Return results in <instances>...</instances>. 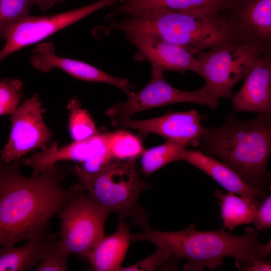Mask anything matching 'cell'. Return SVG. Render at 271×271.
Instances as JSON below:
<instances>
[{
  "label": "cell",
  "instance_id": "2",
  "mask_svg": "<svg viewBox=\"0 0 271 271\" xmlns=\"http://www.w3.org/2000/svg\"><path fill=\"white\" fill-rule=\"evenodd\" d=\"M259 231L247 227L245 233L233 235L224 229L198 230L194 224L180 231L150 230L131 234L133 242L147 241L168 251L173 256L187 260L184 270L200 271L205 267L216 269L224 258L249 263L254 259H266L271 253V241H259Z\"/></svg>",
  "mask_w": 271,
  "mask_h": 271
},
{
  "label": "cell",
  "instance_id": "13",
  "mask_svg": "<svg viewBox=\"0 0 271 271\" xmlns=\"http://www.w3.org/2000/svg\"><path fill=\"white\" fill-rule=\"evenodd\" d=\"M204 116L197 110L168 112L157 117L143 119H130L119 122L114 126L129 127L141 131L153 133L177 142L187 147H198L203 131L201 121Z\"/></svg>",
  "mask_w": 271,
  "mask_h": 271
},
{
  "label": "cell",
  "instance_id": "25",
  "mask_svg": "<svg viewBox=\"0 0 271 271\" xmlns=\"http://www.w3.org/2000/svg\"><path fill=\"white\" fill-rule=\"evenodd\" d=\"M36 0H0V38L14 25L30 16Z\"/></svg>",
  "mask_w": 271,
  "mask_h": 271
},
{
  "label": "cell",
  "instance_id": "32",
  "mask_svg": "<svg viewBox=\"0 0 271 271\" xmlns=\"http://www.w3.org/2000/svg\"><path fill=\"white\" fill-rule=\"evenodd\" d=\"M6 163L3 161L0 157V176L3 171V169Z\"/></svg>",
  "mask_w": 271,
  "mask_h": 271
},
{
  "label": "cell",
  "instance_id": "21",
  "mask_svg": "<svg viewBox=\"0 0 271 271\" xmlns=\"http://www.w3.org/2000/svg\"><path fill=\"white\" fill-rule=\"evenodd\" d=\"M214 196L219 201L225 228L231 231L242 224L253 222L257 206L252 200L219 189L216 190Z\"/></svg>",
  "mask_w": 271,
  "mask_h": 271
},
{
  "label": "cell",
  "instance_id": "3",
  "mask_svg": "<svg viewBox=\"0 0 271 271\" xmlns=\"http://www.w3.org/2000/svg\"><path fill=\"white\" fill-rule=\"evenodd\" d=\"M200 151L222 161L251 185L266 191L270 182L271 115L240 120L228 116L222 125H203Z\"/></svg>",
  "mask_w": 271,
  "mask_h": 271
},
{
  "label": "cell",
  "instance_id": "4",
  "mask_svg": "<svg viewBox=\"0 0 271 271\" xmlns=\"http://www.w3.org/2000/svg\"><path fill=\"white\" fill-rule=\"evenodd\" d=\"M105 30L106 33L119 30L125 35H151L182 47L194 55L214 45L234 41L224 15L213 11L148 10L112 22Z\"/></svg>",
  "mask_w": 271,
  "mask_h": 271
},
{
  "label": "cell",
  "instance_id": "18",
  "mask_svg": "<svg viewBox=\"0 0 271 271\" xmlns=\"http://www.w3.org/2000/svg\"><path fill=\"white\" fill-rule=\"evenodd\" d=\"M129 225L119 222L117 229L104 236L91 251L88 259L94 271H119L130 241Z\"/></svg>",
  "mask_w": 271,
  "mask_h": 271
},
{
  "label": "cell",
  "instance_id": "30",
  "mask_svg": "<svg viewBox=\"0 0 271 271\" xmlns=\"http://www.w3.org/2000/svg\"><path fill=\"white\" fill-rule=\"evenodd\" d=\"M237 268L245 271H270L271 261L263 259H256L249 263H244L235 260Z\"/></svg>",
  "mask_w": 271,
  "mask_h": 271
},
{
  "label": "cell",
  "instance_id": "15",
  "mask_svg": "<svg viewBox=\"0 0 271 271\" xmlns=\"http://www.w3.org/2000/svg\"><path fill=\"white\" fill-rule=\"evenodd\" d=\"M125 35L137 49V59L147 60L151 66H156L163 72L192 71L198 74L197 58L185 48L149 34Z\"/></svg>",
  "mask_w": 271,
  "mask_h": 271
},
{
  "label": "cell",
  "instance_id": "16",
  "mask_svg": "<svg viewBox=\"0 0 271 271\" xmlns=\"http://www.w3.org/2000/svg\"><path fill=\"white\" fill-rule=\"evenodd\" d=\"M236 111L271 115V53H264L231 97Z\"/></svg>",
  "mask_w": 271,
  "mask_h": 271
},
{
  "label": "cell",
  "instance_id": "29",
  "mask_svg": "<svg viewBox=\"0 0 271 271\" xmlns=\"http://www.w3.org/2000/svg\"><path fill=\"white\" fill-rule=\"evenodd\" d=\"M255 229L260 231L271 226V196L268 194L257 206L253 222Z\"/></svg>",
  "mask_w": 271,
  "mask_h": 271
},
{
  "label": "cell",
  "instance_id": "28",
  "mask_svg": "<svg viewBox=\"0 0 271 271\" xmlns=\"http://www.w3.org/2000/svg\"><path fill=\"white\" fill-rule=\"evenodd\" d=\"M173 255L167 250L156 246L155 251L144 259L130 266H122L119 271H153L162 266Z\"/></svg>",
  "mask_w": 271,
  "mask_h": 271
},
{
  "label": "cell",
  "instance_id": "14",
  "mask_svg": "<svg viewBox=\"0 0 271 271\" xmlns=\"http://www.w3.org/2000/svg\"><path fill=\"white\" fill-rule=\"evenodd\" d=\"M30 63L35 69L43 73L58 68L79 80L112 85L125 94L131 87L127 78L114 77L85 62L58 56L51 42L41 43L36 46Z\"/></svg>",
  "mask_w": 271,
  "mask_h": 271
},
{
  "label": "cell",
  "instance_id": "31",
  "mask_svg": "<svg viewBox=\"0 0 271 271\" xmlns=\"http://www.w3.org/2000/svg\"><path fill=\"white\" fill-rule=\"evenodd\" d=\"M66 0H36V4L42 11H47L56 4Z\"/></svg>",
  "mask_w": 271,
  "mask_h": 271
},
{
  "label": "cell",
  "instance_id": "24",
  "mask_svg": "<svg viewBox=\"0 0 271 271\" xmlns=\"http://www.w3.org/2000/svg\"><path fill=\"white\" fill-rule=\"evenodd\" d=\"M67 107L69 130L73 141H82L98 133L93 119L78 100L71 99Z\"/></svg>",
  "mask_w": 271,
  "mask_h": 271
},
{
  "label": "cell",
  "instance_id": "8",
  "mask_svg": "<svg viewBox=\"0 0 271 271\" xmlns=\"http://www.w3.org/2000/svg\"><path fill=\"white\" fill-rule=\"evenodd\" d=\"M152 77L148 84L137 92L126 93V99L114 104L105 113L111 119L112 124L129 119L134 114L149 109L164 105L191 103L202 104L211 109L218 105V99L202 86L194 91L178 89L169 84L159 68L151 66Z\"/></svg>",
  "mask_w": 271,
  "mask_h": 271
},
{
  "label": "cell",
  "instance_id": "17",
  "mask_svg": "<svg viewBox=\"0 0 271 271\" xmlns=\"http://www.w3.org/2000/svg\"><path fill=\"white\" fill-rule=\"evenodd\" d=\"M183 160L208 175L227 191L246 197L257 206L268 195L248 183L222 161L200 151L186 149Z\"/></svg>",
  "mask_w": 271,
  "mask_h": 271
},
{
  "label": "cell",
  "instance_id": "27",
  "mask_svg": "<svg viewBox=\"0 0 271 271\" xmlns=\"http://www.w3.org/2000/svg\"><path fill=\"white\" fill-rule=\"evenodd\" d=\"M23 82L19 79H0V116L12 115L23 97Z\"/></svg>",
  "mask_w": 271,
  "mask_h": 271
},
{
  "label": "cell",
  "instance_id": "33",
  "mask_svg": "<svg viewBox=\"0 0 271 271\" xmlns=\"http://www.w3.org/2000/svg\"></svg>",
  "mask_w": 271,
  "mask_h": 271
},
{
  "label": "cell",
  "instance_id": "12",
  "mask_svg": "<svg viewBox=\"0 0 271 271\" xmlns=\"http://www.w3.org/2000/svg\"><path fill=\"white\" fill-rule=\"evenodd\" d=\"M223 12L234 41L271 53V0H235Z\"/></svg>",
  "mask_w": 271,
  "mask_h": 271
},
{
  "label": "cell",
  "instance_id": "26",
  "mask_svg": "<svg viewBox=\"0 0 271 271\" xmlns=\"http://www.w3.org/2000/svg\"><path fill=\"white\" fill-rule=\"evenodd\" d=\"M70 253L55 235L49 241L43 255L35 268L36 271L68 270L67 261Z\"/></svg>",
  "mask_w": 271,
  "mask_h": 271
},
{
  "label": "cell",
  "instance_id": "11",
  "mask_svg": "<svg viewBox=\"0 0 271 271\" xmlns=\"http://www.w3.org/2000/svg\"><path fill=\"white\" fill-rule=\"evenodd\" d=\"M107 144V132L97 133L87 139L73 141L59 147L56 143L41 152L21 159L22 164L29 166L33 172H39L53 166L58 162L73 161L82 171L95 173L112 160Z\"/></svg>",
  "mask_w": 271,
  "mask_h": 271
},
{
  "label": "cell",
  "instance_id": "19",
  "mask_svg": "<svg viewBox=\"0 0 271 271\" xmlns=\"http://www.w3.org/2000/svg\"><path fill=\"white\" fill-rule=\"evenodd\" d=\"M235 0H126L106 15V18L120 14L128 16L148 10L165 9L175 12H224Z\"/></svg>",
  "mask_w": 271,
  "mask_h": 271
},
{
  "label": "cell",
  "instance_id": "9",
  "mask_svg": "<svg viewBox=\"0 0 271 271\" xmlns=\"http://www.w3.org/2000/svg\"><path fill=\"white\" fill-rule=\"evenodd\" d=\"M125 0H99L80 8L56 14L29 16L11 27L2 39L6 43L0 51V62L24 47L38 43L93 12L117 2Z\"/></svg>",
  "mask_w": 271,
  "mask_h": 271
},
{
  "label": "cell",
  "instance_id": "7",
  "mask_svg": "<svg viewBox=\"0 0 271 271\" xmlns=\"http://www.w3.org/2000/svg\"><path fill=\"white\" fill-rule=\"evenodd\" d=\"M110 212L93 200L81 185L58 214L61 241L70 253L84 258L104 236Z\"/></svg>",
  "mask_w": 271,
  "mask_h": 271
},
{
  "label": "cell",
  "instance_id": "5",
  "mask_svg": "<svg viewBox=\"0 0 271 271\" xmlns=\"http://www.w3.org/2000/svg\"><path fill=\"white\" fill-rule=\"evenodd\" d=\"M136 160H112L92 173L84 172L76 165L70 170L93 200L117 214L119 222L129 217L143 231H147L151 230L150 215L140 204L139 197L151 187L139 177Z\"/></svg>",
  "mask_w": 271,
  "mask_h": 271
},
{
  "label": "cell",
  "instance_id": "10",
  "mask_svg": "<svg viewBox=\"0 0 271 271\" xmlns=\"http://www.w3.org/2000/svg\"><path fill=\"white\" fill-rule=\"evenodd\" d=\"M51 137L39 96L35 94L12 114L9 138L1 158L6 164L20 160L31 152L47 147Z\"/></svg>",
  "mask_w": 271,
  "mask_h": 271
},
{
  "label": "cell",
  "instance_id": "6",
  "mask_svg": "<svg viewBox=\"0 0 271 271\" xmlns=\"http://www.w3.org/2000/svg\"><path fill=\"white\" fill-rule=\"evenodd\" d=\"M264 53L247 43L230 41L212 46L195 54L203 87L219 99L231 98L234 85L245 78Z\"/></svg>",
  "mask_w": 271,
  "mask_h": 271
},
{
  "label": "cell",
  "instance_id": "20",
  "mask_svg": "<svg viewBox=\"0 0 271 271\" xmlns=\"http://www.w3.org/2000/svg\"><path fill=\"white\" fill-rule=\"evenodd\" d=\"M54 235L46 232L24 245L0 246V271H27L36 266Z\"/></svg>",
  "mask_w": 271,
  "mask_h": 271
},
{
  "label": "cell",
  "instance_id": "22",
  "mask_svg": "<svg viewBox=\"0 0 271 271\" xmlns=\"http://www.w3.org/2000/svg\"><path fill=\"white\" fill-rule=\"evenodd\" d=\"M187 147L180 143L167 140L163 144L145 150L141 155V168L146 177L168 164L184 160Z\"/></svg>",
  "mask_w": 271,
  "mask_h": 271
},
{
  "label": "cell",
  "instance_id": "1",
  "mask_svg": "<svg viewBox=\"0 0 271 271\" xmlns=\"http://www.w3.org/2000/svg\"><path fill=\"white\" fill-rule=\"evenodd\" d=\"M21 159L6 164L0 176V246L15 245L47 232L51 218L58 215L73 195L56 165L32 176L20 171Z\"/></svg>",
  "mask_w": 271,
  "mask_h": 271
},
{
  "label": "cell",
  "instance_id": "23",
  "mask_svg": "<svg viewBox=\"0 0 271 271\" xmlns=\"http://www.w3.org/2000/svg\"><path fill=\"white\" fill-rule=\"evenodd\" d=\"M107 144L112 160L137 159L146 150L138 137L123 130L107 132Z\"/></svg>",
  "mask_w": 271,
  "mask_h": 271
}]
</instances>
